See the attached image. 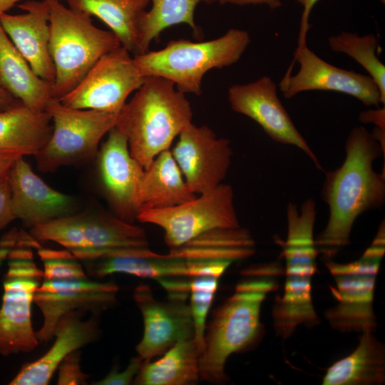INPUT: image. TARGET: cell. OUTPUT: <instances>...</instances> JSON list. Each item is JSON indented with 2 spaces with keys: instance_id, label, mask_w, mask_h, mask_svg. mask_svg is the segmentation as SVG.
Returning a JSON list of instances; mask_svg holds the SVG:
<instances>
[{
  "instance_id": "cell-1",
  "label": "cell",
  "mask_w": 385,
  "mask_h": 385,
  "mask_svg": "<svg viewBox=\"0 0 385 385\" xmlns=\"http://www.w3.org/2000/svg\"><path fill=\"white\" fill-rule=\"evenodd\" d=\"M342 165L326 173L322 189L329 207L324 229L315 237L319 255L333 260L350 242L356 218L380 208L385 201V174L374 170L375 160L384 155L380 143L364 126L354 128L345 143Z\"/></svg>"
},
{
  "instance_id": "cell-2",
  "label": "cell",
  "mask_w": 385,
  "mask_h": 385,
  "mask_svg": "<svg viewBox=\"0 0 385 385\" xmlns=\"http://www.w3.org/2000/svg\"><path fill=\"white\" fill-rule=\"evenodd\" d=\"M282 267L275 262L251 265L241 274L245 279L235 293L212 313L206 325L204 346L199 358L200 379L213 384L228 380L225 364L229 356L254 348L262 339V304L277 287Z\"/></svg>"
},
{
  "instance_id": "cell-3",
  "label": "cell",
  "mask_w": 385,
  "mask_h": 385,
  "mask_svg": "<svg viewBox=\"0 0 385 385\" xmlns=\"http://www.w3.org/2000/svg\"><path fill=\"white\" fill-rule=\"evenodd\" d=\"M192 120L185 94L171 81L150 76L119 111L115 127L126 137L133 158L146 169Z\"/></svg>"
},
{
  "instance_id": "cell-4",
  "label": "cell",
  "mask_w": 385,
  "mask_h": 385,
  "mask_svg": "<svg viewBox=\"0 0 385 385\" xmlns=\"http://www.w3.org/2000/svg\"><path fill=\"white\" fill-rule=\"evenodd\" d=\"M316 203L306 200L298 210L289 202L287 208V235L283 245L285 260L284 290L272 306V322L276 334L289 338L300 326L314 327L320 323L312 295V279L319 256L314 227Z\"/></svg>"
},
{
  "instance_id": "cell-5",
  "label": "cell",
  "mask_w": 385,
  "mask_h": 385,
  "mask_svg": "<svg viewBox=\"0 0 385 385\" xmlns=\"http://www.w3.org/2000/svg\"><path fill=\"white\" fill-rule=\"evenodd\" d=\"M247 31L231 29L210 41H170L162 49L148 51L133 56L143 76H160L171 81L185 93L199 96L205 74L237 62L250 43Z\"/></svg>"
},
{
  "instance_id": "cell-6",
  "label": "cell",
  "mask_w": 385,
  "mask_h": 385,
  "mask_svg": "<svg viewBox=\"0 0 385 385\" xmlns=\"http://www.w3.org/2000/svg\"><path fill=\"white\" fill-rule=\"evenodd\" d=\"M49 9V51L55 68L52 96L60 99L71 91L106 53L121 46L111 31L92 23L91 16L47 0Z\"/></svg>"
},
{
  "instance_id": "cell-7",
  "label": "cell",
  "mask_w": 385,
  "mask_h": 385,
  "mask_svg": "<svg viewBox=\"0 0 385 385\" xmlns=\"http://www.w3.org/2000/svg\"><path fill=\"white\" fill-rule=\"evenodd\" d=\"M384 223L359 259L339 263L324 260L334 286L330 289L335 304L324 312L330 327L342 333L375 332L374 296L376 277L385 252Z\"/></svg>"
},
{
  "instance_id": "cell-8",
  "label": "cell",
  "mask_w": 385,
  "mask_h": 385,
  "mask_svg": "<svg viewBox=\"0 0 385 385\" xmlns=\"http://www.w3.org/2000/svg\"><path fill=\"white\" fill-rule=\"evenodd\" d=\"M45 111L51 117V135L35 155L42 172L90 160L97 155L100 141L115 127L118 113L73 108L51 98Z\"/></svg>"
},
{
  "instance_id": "cell-9",
  "label": "cell",
  "mask_w": 385,
  "mask_h": 385,
  "mask_svg": "<svg viewBox=\"0 0 385 385\" xmlns=\"http://www.w3.org/2000/svg\"><path fill=\"white\" fill-rule=\"evenodd\" d=\"M3 281L0 307V355L34 351L40 344L32 324V304L43 272L36 264L31 248L10 250Z\"/></svg>"
},
{
  "instance_id": "cell-10",
  "label": "cell",
  "mask_w": 385,
  "mask_h": 385,
  "mask_svg": "<svg viewBox=\"0 0 385 385\" xmlns=\"http://www.w3.org/2000/svg\"><path fill=\"white\" fill-rule=\"evenodd\" d=\"M198 195L175 206L141 210L136 220L163 229L165 242L170 248L214 229L240 227L230 185L221 183Z\"/></svg>"
},
{
  "instance_id": "cell-11",
  "label": "cell",
  "mask_w": 385,
  "mask_h": 385,
  "mask_svg": "<svg viewBox=\"0 0 385 385\" xmlns=\"http://www.w3.org/2000/svg\"><path fill=\"white\" fill-rule=\"evenodd\" d=\"M118 291L115 283L91 279L86 272L43 277L34 297L43 316L42 325L36 332L39 343L53 339L56 324L63 314L76 310L100 314L116 304Z\"/></svg>"
},
{
  "instance_id": "cell-12",
  "label": "cell",
  "mask_w": 385,
  "mask_h": 385,
  "mask_svg": "<svg viewBox=\"0 0 385 385\" xmlns=\"http://www.w3.org/2000/svg\"><path fill=\"white\" fill-rule=\"evenodd\" d=\"M144 78L130 53L120 46L103 55L81 81L58 100L73 108L118 113Z\"/></svg>"
},
{
  "instance_id": "cell-13",
  "label": "cell",
  "mask_w": 385,
  "mask_h": 385,
  "mask_svg": "<svg viewBox=\"0 0 385 385\" xmlns=\"http://www.w3.org/2000/svg\"><path fill=\"white\" fill-rule=\"evenodd\" d=\"M188 296L170 294L168 301H160L155 298L148 284L141 283L135 288L133 297L144 324L143 338L135 349L144 361L163 354L178 342L194 339Z\"/></svg>"
},
{
  "instance_id": "cell-14",
  "label": "cell",
  "mask_w": 385,
  "mask_h": 385,
  "mask_svg": "<svg viewBox=\"0 0 385 385\" xmlns=\"http://www.w3.org/2000/svg\"><path fill=\"white\" fill-rule=\"evenodd\" d=\"M294 61L299 64L295 75L287 71L279 83L284 97L292 98L309 91H329L351 96L366 106L379 107L382 101L377 85L369 76L334 66L319 57L307 43L297 44Z\"/></svg>"
},
{
  "instance_id": "cell-15",
  "label": "cell",
  "mask_w": 385,
  "mask_h": 385,
  "mask_svg": "<svg viewBox=\"0 0 385 385\" xmlns=\"http://www.w3.org/2000/svg\"><path fill=\"white\" fill-rule=\"evenodd\" d=\"M227 260H188L160 255L146 248H125L109 250L90 262L91 277H104L120 273L139 277L219 278L230 267Z\"/></svg>"
},
{
  "instance_id": "cell-16",
  "label": "cell",
  "mask_w": 385,
  "mask_h": 385,
  "mask_svg": "<svg viewBox=\"0 0 385 385\" xmlns=\"http://www.w3.org/2000/svg\"><path fill=\"white\" fill-rule=\"evenodd\" d=\"M170 151L188 185L196 195L222 183L232 155L227 139L217 137L207 125L197 126L192 122L180 133Z\"/></svg>"
},
{
  "instance_id": "cell-17",
  "label": "cell",
  "mask_w": 385,
  "mask_h": 385,
  "mask_svg": "<svg viewBox=\"0 0 385 385\" xmlns=\"http://www.w3.org/2000/svg\"><path fill=\"white\" fill-rule=\"evenodd\" d=\"M227 98L235 112L255 120L272 140L297 147L319 170L324 172L284 108L277 95V86L270 77L262 76L251 83L232 85L228 89Z\"/></svg>"
},
{
  "instance_id": "cell-18",
  "label": "cell",
  "mask_w": 385,
  "mask_h": 385,
  "mask_svg": "<svg viewBox=\"0 0 385 385\" xmlns=\"http://www.w3.org/2000/svg\"><path fill=\"white\" fill-rule=\"evenodd\" d=\"M98 171L114 215L133 223L139 212L138 190L143 168L131 155L126 137L115 127L98 149Z\"/></svg>"
},
{
  "instance_id": "cell-19",
  "label": "cell",
  "mask_w": 385,
  "mask_h": 385,
  "mask_svg": "<svg viewBox=\"0 0 385 385\" xmlns=\"http://www.w3.org/2000/svg\"><path fill=\"white\" fill-rule=\"evenodd\" d=\"M7 174L16 220L31 228L74 214L77 205L75 198L47 185L24 157L14 160Z\"/></svg>"
},
{
  "instance_id": "cell-20",
  "label": "cell",
  "mask_w": 385,
  "mask_h": 385,
  "mask_svg": "<svg viewBox=\"0 0 385 385\" xmlns=\"http://www.w3.org/2000/svg\"><path fill=\"white\" fill-rule=\"evenodd\" d=\"M72 248L81 261L92 260L104 251L146 248L148 241L141 227L105 212H86L71 216Z\"/></svg>"
},
{
  "instance_id": "cell-21",
  "label": "cell",
  "mask_w": 385,
  "mask_h": 385,
  "mask_svg": "<svg viewBox=\"0 0 385 385\" xmlns=\"http://www.w3.org/2000/svg\"><path fill=\"white\" fill-rule=\"evenodd\" d=\"M83 314L76 310L63 314L56 324L55 341L50 349L36 360L24 364L9 384L47 385L66 356L97 341L100 314L83 319Z\"/></svg>"
},
{
  "instance_id": "cell-22",
  "label": "cell",
  "mask_w": 385,
  "mask_h": 385,
  "mask_svg": "<svg viewBox=\"0 0 385 385\" xmlns=\"http://www.w3.org/2000/svg\"><path fill=\"white\" fill-rule=\"evenodd\" d=\"M17 6L24 13H4L0 16V24L32 70L41 78L53 83L55 68L49 51L48 1L24 0Z\"/></svg>"
},
{
  "instance_id": "cell-23",
  "label": "cell",
  "mask_w": 385,
  "mask_h": 385,
  "mask_svg": "<svg viewBox=\"0 0 385 385\" xmlns=\"http://www.w3.org/2000/svg\"><path fill=\"white\" fill-rule=\"evenodd\" d=\"M52 132L50 115L17 101L0 111V159L35 155L46 145Z\"/></svg>"
},
{
  "instance_id": "cell-24",
  "label": "cell",
  "mask_w": 385,
  "mask_h": 385,
  "mask_svg": "<svg viewBox=\"0 0 385 385\" xmlns=\"http://www.w3.org/2000/svg\"><path fill=\"white\" fill-rule=\"evenodd\" d=\"M0 88L35 111H45L53 83L41 78L17 50L0 24Z\"/></svg>"
},
{
  "instance_id": "cell-25",
  "label": "cell",
  "mask_w": 385,
  "mask_h": 385,
  "mask_svg": "<svg viewBox=\"0 0 385 385\" xmlns=\"http://www.w3.org/2000/svg\"><path fill=\"white\" fill-rule=\"evenodd\" d=\"M385 382V346L374 332L360 333L349 355L336 361L322 379L323 385H381Z\"/></svg>"
},
{
  "instance_id": "cell-26",
  "label": "cell",
  "mask_w": 385,
  "mask_h": 385,
  "mask_svg": "<svg viewBox=\"0 0 385 385\" xmlns=\"http://www.w3.org/2000/svg\"><path fill=\"white\" fill-rule=\"evenodd\" d=\"M196 196L169 149L160 153L143 170L138 190L139 212L175 206Z\"/></svg>"
},
{
  "instance_id": "cell-27",
  "label": "cell",
  "mask_w": 385,
  "mask_h": 385,
  "mask_svg": "<svg viewBox=\"0 0 385 385\" xmlns=\"http://www.w3.org/2000/svg\"><path fill=\"white\" fill-rule=\"evenodd\" d=\"M256 251L251 233L241 226L217 228L204 232L188 242L170 248L168 256L188 260H230L247 259Z\"/></svg>"
},
{
  "instance_id": "cell-28",
  "label": "cell",
  "mask_w": 385,
  "mask_h": 385,
  "mask_svg": "<svg viewBox=\"0 0 385 385\" xmlns=\"http://www.w3.org/2000/svg\"><path fill=\"white\" fill-rule=\"evenodd\" d=\"M67 6L96 16L117 36L121 46L134 56L139 51L141 19L150 0H65Z\"/></svg>"
},
{
  "instance_id": "cell-29",
  "label": "cell",
  "mask_w": 385,
  "mask_h": 385,
  "mask_svg": "<svg viewBox=\"0 0 385 385\" xmlns=\"http://www.w3.org/2000/svg\"><path fill=\"white\" fill-rule=\"evenodd\" d=\"M200 353L194 339L180 341L158 360L143 361L133 384L187 385L199 381Z\"/></svg>"
},
{
  "instance_id": "cell-30",
  "label": "cell",
  "mask_w": 385,
  "mask_h": 385,
  "mask_svg": "<svg viewBox=\"0 0 385 385\" xmlns=\"http://www.w3.org/2000/svg\"><path fill=\"white\" fill-rule=\"evenodd\" d=\"M152 7L145 11L140 24L139 51H148L151 41L157 38L167 28L185 24L199 36L200 31L195 24L194 14L197 6L205 2L210 4L216 0H150Z\"/></svg>"
},
{
  "instance_id": "cell-31",
  "label": "cell",
  "mask_w": 385,
  "mask_h": 385,
  "mask_svg": "<svg viewBox=\"0 0 385 385\" xmlns=\"http://www.w3.org/2000/svg\"><path fill=\"white\" fill-rule=\"evenodd\" d=\"M328 44L332 51L350 56L369 73L385 103V66L377 56V37L372 34L359 36L356 33L342 31L329 37Z\"/></svg>"
},
{
  "instance_id": "cell-32",
  "label": "cell",
  "mask_w": 385,
  "mask_h": 385,
  "mask_svg": "<svg viewBox=\"0 0 385 385\" xmlns=\"http://www.w3.org/2000/svg\"><path fill=\"white\" fill-rule=\"evenodd\" d=\"M219 278L197 277L188 279L190 294L189 307L194 324V341L201 354L204 346V337L207 317L218 287Z\"/></svg>"
},
{
  "instance_id": "cell-33",
  "label": "cell",
  "mask_w": 385,
  "mask_h": 385,
  "mask_svg": "<svg viewBox=\"0 0 385 385\" xmlns=\"http://www.w3.org/2000/svg\"><path fill=\"white\" fill-rule=\"evenodd\" d=\"M81 351L76 350L66 356L58 366V385H86L89 376L80 365Z\"/></svg>"
},
{
  "instance_id": "cell-34",
  "label": "cell",
  "mask_w": 385,
  "mask_h": 385,
  "mask_svg": "<svg viewBox=\"0 0 385 385\" xmlns=\"http://www.w3.org/2000/svg\"><path fill=\"white\" fill-rule=\"evenodd\" d=\"M143 360L138 355L130 360L127 367L120 371L117 365L99 381L92 383L93 385H130L138 374Z\"/></svg>"
},
{
  "instance_id": "cell-35",
  "label": "cell",
  "mask_w": 385,
  "mask_h": 385,
  "mask_svg": "<svg viewBox=\"0 0 385 385\" xmlns=\"http://www.w3.org/2000/svg\"><path fill=\"white\" fill-rule=\"evenodd\" d=\"M7 173L0 177V231L16 220L11 207V190Z\"/></svg>"
},
{
  "instance_id": "cell-36",
  "label": "cell",
  "mask_w": 385,
  "mask_h": 385,
  "mask_svg": "<svg viewBox=\"0 0 385 385\" xmlns=\"http://www.w3.org/2000/svg\"><path fill=\"white\" fill-rule=\"evenodd\" d=\"M318 0H303V11L302 14L297 44L307 43V35L311 26L309 16L311 11Z\"/></svg>"
},
{
  "instance_id": "cell-37",
  "label": "cell",
  "mask_w": 385,
  "mask_h": 385,
  "mask_svg": "<svg viewBox=\"0 0 385 385\" xmlns=\"http://www.w3.org/2000/svg\"><path fill=\"white\" fill-rule=\"evenodd\" d=\"M360 121L369 123H371L376 128L385 131V108L378 107L376 110H369L363 111L359 114Z\"/></svg>"
},
{
  "instance_id": "cell-38",
  "label": "cell",
  "mask_w": 385,
  "mask_h": 385,
  "mask_svg": "<svg viewBox=\"0 0 385 385\" xmlns=\"http://www.w3.org/2000/svg\"><path fill=\"white\" fill-rule=\"evenodd\" d=\"M221 4H231L236 5L265 4L270 9H277L281 6L280 0H217Z\"/></svg>"
},
{
  "instance_id": "cell-39",
  "label": "cell",
  "mask_w": 385,
  "mask_h": 385,
  "mask_svg": "<svg viewBox=\"0 0 385 385\" xmlns=\"http://www.w3.org/2000/svg\"><path fill=\"white\" fill-rule=\"evenodd\" d=\"M17 101L9 93L0 88V111L9 108Z\"/></svg>"
},
{
  "instance_id": "cell-40",
  "label": "cell",
  "mask_w": 385,
  "mask_h": 385,
  "mask_svg": "<svg viewBox=\"0 0 385 385\" xmlns=\"http://www.w3.org/2000/svg\"><path fill=\"white\" fill-rule=\"evenodd\" d=\"M24 0H0V16L4 13H7L16 4Z\"/></svg>"
},
{
  "instance_id": "cell-41",
  "label": "cell",
  "mask_w": 385,
  "mask_h": 385,
  "mask_svg": "<svg viewBox=\"0 0 385 385\" xmlns=\"http://www.w3.org/2000/svg\"><path fill=\"white\" fill-rule=\"evenodd\" d=\"M15 160L14 158L0 159V177L9 171Z\"/></svg>"
},
{
  "instance_id": "cell-42",
  "label": "cell",
  "mask_w": 385,
  "mask_h": 385,
  "mask_svg": "<svg viewBox=\"0 0 385 385\" xmlns=\"http://www.w3.org/2000/svg\"><path fill=\"white\" fill-rule=\"evenodd\" d=\"M381 2H382L383 4L385 3V0H379Z\"/></svg>"
},
{
  "instance_id": "cell-43",
  "label": "cell",
  "mask_w": 385,
  "mask_h": 385,
  "mask_svg": "<svg viewBox=\"0 0 385 385\" xmlns=\"http://www.w3.org/2000/svg\"><path fill=\"white\" fill-rule=\"evenodd\" d=\"M299 3L302 4L303 0H297Z\"/></svg>"
}]
</instances>
